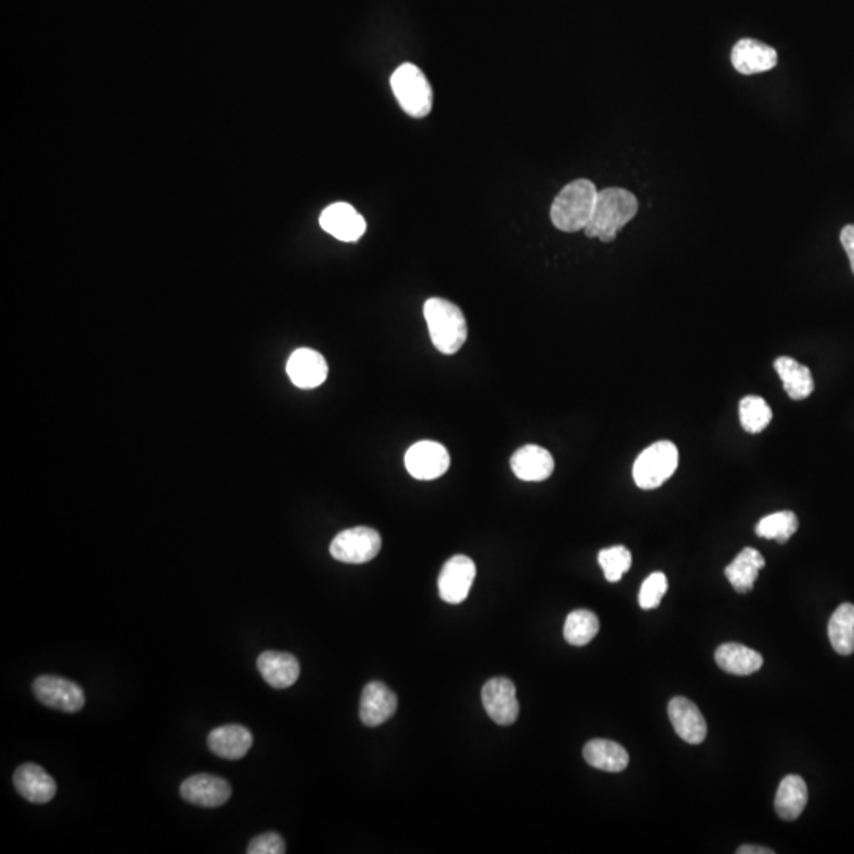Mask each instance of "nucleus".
Listing matches in <instances>:
<instances>
[{
	"mask_svg": "<svg viewBox=\"0 0 854 854\" xmlns=\"http://www.w3.org/2000/svg\"><path fill=\"white\" fill-rule=\"evenodd\" d=\"M254 744L252 733L242 725L219 726L208 736L209 750L223 760H241Z\"/></svg>",
	"mask_w": 854,
	"mask_h": 854,
	"instance_id": "6ab92c4d",
	"label": "nucleus"
},
{
	"mask_svg": "<svg viewBox=\"0 0 854 854\" xmlns=\"http://www.w3.org/2000/svg\"><path fill=\"white\" fill-rule=\"evenodd\" d=\"M840 241H842L843 249L847 252L850 258L851 271L854 274V225H847L840 233Z\"/></svg>",
	"mask_w": 854,
	"mask_h": 854,
	"instance_id": "473e14b6",
	"label": "nucleus"
},
{
	"mask_svg": "<svg viewBox=\"0 0 854 854\" xmlns=\"http://www.w3.org/2000/svg\"><path fill=\"white\" fill-rule=\"evenodd\" d=\"M668 590V579L663 573H652L646 581L643 582L641 590H639V605L643 609H654L662 603V598L665 597Z\"/></svg>",
	"mask_w": 854,
	"mask_h": 854,
	"instance_id": "7c9ffc66",
	"label": "nucleus"
},
{
	"mask_svg": "<svg viewBox=\"0 0 854 854\" xmlns=\"http://www.w3.org/2000/svg\"><path fill=\"white\" fill-rule=\"evenodd\" d=\"M323 230L339 241L355 242L366 233V220L348 203H334L320 216Z\"/></svg>",
	"mask_w": 854,
	"mask_h": 854,
	"instance_id": "2eb2a0df",
	"label": "nucleus"
},
{
	"mask_svg": "<svg viewBox=\"0 0 854 854\" xmlns=\"http://www.w3.org/2000/svg\"><path fill=\"white\" fill-rule=\"evenodd\" d=\"M669 720L674 731L687 744L698 745L707 736L706 718L692 701L684 696H676L668 704Z\"/></svg>",
	"mask_w": 854,
	"mask_h": 854,
	"instance_id": "4468645a",
	"label": "nucleus"
},
{
	"mask_svg": "<svg viewBox=\"0 0 854 854\" xmlns=\"http://www.w3.org/2000/svg\"><path fill=\"white\" fill-rule=\"evenodd\" d=\"M829 641L840 655L854 652V606L843 603L832 614L828 625Z\"/></svg>",
	"mask_w": 854,
	"mask_h": 854,
	"instance_id": "a878e982",
	"label": "nucleus"
},
{
	"mask_svg": "<svg viewBox=\"0 0 854 854\" xmlns=\"http://www.w3.org/2000/svg\"><path fill=\"white\" fill-rule=\"evenodd\" d=\"M450 454L445 446L431 440H421L405 453V469L416 480L431 481L450 469Z\"/></svg>",
	"mask_w": 854,
	"mask_h": 854,
	"instance_id": "0eeeda50",
	"label": "nucleus"
},
{
	"mask_svg": "<svg viewBox=\"0 0 854 854\" xmlns=\"http://www.w3.org/2000/svg\"><path fill=\"white\" fill-rule=\"evenodd\" d=\"M397 711V696L383 682H371L364 687L359 701V718L366 726H380Z\"/></svg>",
	"mask_w": 854,
	"mask_h": 854,
	"instance_id": "dca6fc26",
	"label": "nucleus"
},
{
	"mask_svg": "<svg viewBox=\"0 0 854 854\" xmlns=\"http://www.w3.org/2000/svg\"><path fill=\"white\" fill-rule=\"evenodd\" d=\"M16 791L32 804H46L56 796L57 785L45 769L38 764L26 763L13 775Z\"/></svg>",
	"mask_w": 854,
	"mask_h": 854,
	"instance_id": "f3484780",
	"label": "nucleus"
},
{
	"mask_svg": "<svg viewBox=\"0 0 854 854\" xmlns=\"http://www.w3.org/2000/svg\"><path fill=\"white\" fill-rule=\"evenodd\" d=\"M779 62L777 51L753 38H742L731 51V64L741 75L769 72Z\"/></svg>",
	"mask_w": 854,
	"mask_h": 854,
	"instance_id": "ddd939ff",
	"label": "nucleus"
},
{
	"mask_svg": "<svg viewBox=\"0 0 854 854\" xmlns=\"http://www.w3.org/2000/svg\"><path fill=\"white\" fill-rule=\"evenodd\" d=\"M287 374L291 383L301 390H314L326 382L328 364L326 359L312 348H299L291 353L288 359Z\"/></svg>",
	"mask_w": 854,
	"mask_h": 854,
	"instance_id": "f8f14e48",
	"label": "nucleus"
},
{
	"mask_svg": "<svg viewBox=\"0 0 854 854\" xmlns=\"http://www.w3.org/2000/svg\"><path fill=\"white\" fill-rule=\"evenodd\" d=\"M511 470L522 481H545L554 472V458L545 448L526 445L511 456Z\"/></svg>",
	"mask_w": 854,
	"mask_h": 854,
	"instance_id": "a211bd4d",
	"label": "nucleus"
},
{
	"mask_svg": "<svg viewBox=\"0 0 854 854\" xmlns=\"http://www.w3.org/2000/svg\"><path fill=\"white\" fill-rule=\"evenodd\" d=\"M600 630L598 617L587 609H576L565 620L564 636L571 646H586Z\"/></svg>",
	"mask_w": 854,
	"mask_h": 854,
	"instance_id": "bb28decb",
	"label": "nucleus"
},
{
	"mask_svg": "<svg viewBox=\"0 0 854 854\" xmlns=\"http://www.w3.org/2000/svg\"><path fill=\"white\" fill-rule=\"evenodd\" d=\"M715 662L728 674L750 676L763 666V657L742 644L726 643L715 652Z\"/></svg>",
	"mask_w": 854,
	"mask_h": 854,
	"instance_id": "4be33fe9",
	"label": "nucleus"
},
{
	"mask_svg": "<svg viewBox=\"0 0 854 854\" xmlns=\"http://www.w3.org/2000/svg\"><path fill=\"white\" fill-rule=\"evenodd\" d=\"M582 753L587 764L605 772H622L627 769L630 761V756L622 745L606 739L587 742Z\"/></svg>",
	"mask_w": 854,
	"mask_h": 854,
	"instance_id": "393cba45",
	"label": "nucleus"
},
{
	"mask_svg": "<svg viewBox=\"0 0 854 854\" xmlns=\"http://www.w3.org/2000/svg\"><path fill=\"white\" fill-rule=\"evenodd\" d=\"M258 671L273 688H288L299 679L298 658L287 652L266 650L258 657Z\"/></svg>",
	"mask_w": 854,
	"mask_h": 854,
	"instance_id": "aec40b11",
	"label": "nucleus"
},
{
	"mask_svg": "<svg viewBox=\"0 0 854 854\" xmlns=\"http://www.w3.org/2000/svg\"><path fill=\"white\" fill-rule=\"evenodd\" d=\"M639 203L632 192L619 187L598 192L594 214L589 225L584 228L587 238H598L603 242H613L619 231L632 222L638 212Z\"/></svg>",
	"mask_w": 854,
	"mask_h": 854,
	"instance_id": "f257e3e1",
	"label": "nucleus"
},
{
	"mask_svg": "<svg viewBox=\"0 0 854 854\" xmlns=\"http://www.w3.org/2000/svg\"><path fill=\"white\" fill-rule=\"evenodd\" d=\"M181 796L184 801L197 807L216 809L227 804L231 798V786L217 775L197 774L182 782Z\"/></svg>",
	"mask_w": 854,
	"mask_h": 854,
	"instance_id": "9b49d317",
	"label": "nucleus"
},
{
	"mask_svg": "<svg viewBox=\"0 0 854 854\" xmlns=\"http://www.w3.org/2000/svg\"><path fill=\"white\" fill-rule=\"evenodd\" d=\"M742 427L749 434H760L772 421V410L763 397L747 396L739 404Z\"/></svg>",
	"mask_w": 854,
	"mask_h": 854,
	"instance_id": "c85d7f7f",
	"label": "nucleus"
},
{
	"mask_svg": "<svg viewBox=\"0 0 854 854\" xmlns=\"http://www.w3.org/2000/svg\"><path fill=\"white\" fill-rule=\"evenodd\" d=\"M679 465V451L673 442H663L650 445L639 454L633 465V480L641 489H657L673 477Z\"/></svg>",
	"mask_w": 854,
	"mask_h": 854,
	"instance_id": "39448f33",
	"label": "nucleus"
},
{
	"mask_svg": "<svg viewBox=\"0 0 854 854\" xmlns=\"http://www.w3.org/2000/svg\"><path fill=\"white\" fill-rule=\"evenodd\" d=\"M382 549V537L371 527H353L334 538L329 552L334 559L344 564H366L378 556Z\"/></svg>",
	"mask_w": 854,
	"mask_h": 854,
	"instance_id": "423d86ee",
	"label": "nucleus"
},
{
	"mask_svg": "<svg viewBox=\"0 0 854 854\" xmlns=\"http://www.w3.org/2000/svg\"><path fill=\"white\" fill-rule=\"evenodd\" d=\"M32 688L40 703L56 711L78 712L86 704L83 688L64 677L40 676Z\"/></svg>",
	"mask_w": 854,
	"mask_h": 854,
	"instance_id": "6e6552de",
	"label": "nucleus"
},
{
	"mask_svg": "<svg viewBox=\"0 0 854 854\" xmlns=\"http://www.w3.org/2000/svg\"><path fill=\"white\" fill-rule=\"evenodd\" d=\"M737 854H774V851L769 850V848L752 847V845H745V847H741L739 848V850H737Z\"/></svg>",
	"mask_w": 854,
	"mask_h": 854,
	"instance_id": "72a5a7b5",
	"label": "nucleus"
},
{
	"mask_svg": "<svg viewBox=\"0 0 854 854\" xmlns=\"http://www.w3.org/2000/svg\"><path fill=\"white\" fill-rule=\"evenodd\" d=\"M774 367L780 380H782L786 394L793 401H804L813 393L815 383H813L812 372H810L809 367L798 363L796 359L790 358V356H780V358L775 359Z\"/></svg>",
	"mask_w": 854,
	"mask_h": 854,
	"instance_id": "412c9836",
	"label": "nucleus"
},
{
	"mask_svg": "<svg viewBox=\"0 0 854 854\" xmlns=\"http://www.w3.org/2000/svg\"><path fill=\"white\" fill-rule=\"evenodd\" d=\"M477 576V567L467 556L451 557L439 576L440 598L450 605H459L469 597L473 581Z\"/></svg>",
	"mask_w": 854,
	"mask_h": 854,
	"instance_id": "1a4fd4ad",
	"label": "nucleus"
},
{
	"mask_svg": "<svg viewBox=\"0 0 854 854\" xmlns=\"http://www.w3.org/2000/svg\"><path fill=\"white\" fill-rule=\"evenodd\" d=\"M809 801V790L799 775H786L775 796V812L782 820L794 821L801 817Z\"/></svg>",
	"mask_w": 854,
	"mask_h": 854,
	"instance_id": "5701e85b",
	"label": "nucleus"
},
{
	"mask_svg": "<svg viewBox=\"0 0 854 854\" xmlns=\"http://www.w3.org/2000/svg\"><path fill=\"white\" fill-rule=\"evenodd\" d=\"M766 565L764 557L753 548H745L725 570V576L739 594H749L755 586L761 568Z\"/></svg>",
	"mask_w": 854,
	"mask_h": 854,
	"instance_id": "b1692460",
	"label": "nucleus"
},
{
	"mask_svg": "<svg viewBox=\"0 0 854 854\" xmlns=\"http://www.w3.org/2000/svg\"><path fill=\"white\" fill-rule=\"evenodd\" d=\"M424 318L434 347L443 355H454L467 341V322L456 304L443 298L427 299Z\"/></svg>",
	"mask_w": 854,
	"mask_h": 854,
	"instance_id": "7ed1b4c3",
	"label": "nucleus"
},
{
	"mask_svg": "<svg viewBox=\"0 0 854 854\" xmlns=\"http://www.w3.org/2000/svg\"><path fill=\"white\" fill-rule=\"evenodd\" d=\"M632 552L625 546H613L598 554V564L609 582H619L622 576L632 568Z\"/></svg>",
	"mask_w": 854,
	"mask_h": 854,
	"instance_id": "c756f323",
	"label": "nucleus"
},
{
	"mask_svg": "<svg viewBox=\"0 0 854 854\" xmlns=\"http://www.w3.org/2000/svg\"><path fill=\"white\" fill-rule=\"evenodd\" d=\"M798 527L799 521L796 514L791 511H779V513L769 514L758 522L756 535L766 540H777L783 545L798 532Z\"/></svg>",
	"mask_w": 854,
	"mask_h": 854,
	"instance_id": "cd10ccee",
	"label": "nucleus"
},
{
	"mask_svg": "<svg viewBox=\"0 0 854 854\" xmlns=\"http://www.w3.org/2000/svg\"><path fill=\"white\" fill-rule=\"evenodd\" d=\"M597 189L589 179H576L560 190L551 206L554 227L565 233H576L589 225L594 214Z\"/></svg>",
	"mask_w": 854,
	"mask_h": 854,
	"instance_id": "f03ea898",
	"label": "nucleus"
},
{
	"mask_svg": "<svg viewBox=\"0 0 854 854\" xmlns=\"http://www.w3.org/2000/svg\"><path fill=\"white\" fill-rule=\"evenodd\" d=\"M391 89L402 110L412 118L423 119L431 113L434 92L416 65L402 64L391 76Z\"/></svg>",
	"mask_w": 854,
	"mask_h": 854,
	"instance_id": "20e7f679",
	"label": "nucleus"
},
{
	"mask_svg": "<svg viewBox=\"0 0 854 854\" xmlns=\"http://www.w3.org/2000/svg\"><path fill=\"white\" fill-rule=\"evenodd\" d=\"M287 851L285 842L276 832H266L255 837L249 843L247 853L249 854H284Z\"/></svg>",
	"mask_w": 854,
	"mask_h": 854,
	"instance_id": "2f4dec72",
	"label": "nucleus"
},
{
	"mask_svg": "<svg viewBox=\"0 0 854 854\" xmlns=\"http://www.w3.org/2000/svg\"><path fill=\"white\" fill-rule=\"evenodd\" d=\"M484 709L497 725H513L518 720L519 703L516 687L507 677H496L486 682L481 692Z\"/></svg>",
	"mask_w": 854,
	"mask_h": 854,
	"instance_id": "9d476101",
	"label": "nucleus"
}]
</instances>
